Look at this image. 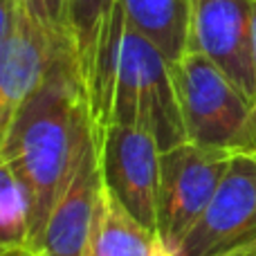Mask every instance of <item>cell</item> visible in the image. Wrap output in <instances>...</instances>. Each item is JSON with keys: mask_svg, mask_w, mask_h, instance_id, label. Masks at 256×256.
Returning a JSON list of instances; mask_svg holds the SVG:
<instances>
[{"mask_svg": "<svg viewBox=\"0 0 256 256\" xmlns=\"http://www.w3.org/2000/svg\"><path fill=\"white\" fill-rule=\"evenodd\" d=\"M104 173L94 130L84 142L72 176L45 227L38 252L43 256H86L97 222Z\"/></svg>", "mask_w": 256, "mask_h": 256, "instance_id": "9c48e42d", "label": "cell"}, {"mask_svg": "<svg viewBox=\"0 0 256 256\" xmlns=\"http://www.w3.org/2000/svg\"><path fill=\"white\" fill-rule=\"evenodd\" d=\"M189 50L202 52L256 104L252 0H194Z\"/></svg>", "mask_w": 256, "mask_h": 256, "instance_id": "52a82bcc", "label": "cell"}, {"mask_svg": "<svg viewBox=\"0 0 256 256\" xmlns=\"http://www.w3.org/2000/svg\"><path fill=\"white\" fill-rule=\"evenodd\" d=\"M128 22L148 38L168 63L189 50L194 0H120Z\"/></svg>", "mask_w": 256, "mask_h": 256, "instance_id": "8fae6325", "label": "cell"}, {"mask_svg": "<svg viewBox=\"0 0 256 256\" xmlns=\"http://www.w3.org/2000/svg\"><path fill=\"white\" fill-rule=\"evenodd\" d=\"M252 40H254V56H256V0H252Z\"/></svg>", "mask_w": 256, "mask_h": 256, "instance_id": "e0dca14e", "label": "cell"}, {"mask_svg": "<svg viewBox=\"0 0 256 256\" xmlns=\"http://www.w3.org/2000/svg\"><path fill=\"white\" fill-rule=\"evenodd\" d=\"M32 198L12 164L0 162V250L30 248ZM32 250V248H30Z\"/></svg>", "mask_w": 256, "mask_h": 256, "instance_id": "4fadbf2b", "label": "cell"}, {"mask_svg": "<svg viewBox=\"0 0 256 256\" xmlns=\"http://www.w3.org/2000/svg\"><path fill=\"white\" fill-rule=\"evenodd\" d=\"M94 135L110 124L148 128L162 150L186 142L171 63L128 22L122 2L108 20L84 74Z\"/></svg>", "mask_w": 256, "mask_h": 256, "instance_id": "7a4b0ae2", "label": "cell"}, {"mask_svg": "<svg viewBox=\"0 0 256 256\" xmlns=\"http://www.w3.org/2000/svg\"><path fill=\"white\" fill-rule=\"evenodd\" d=\"M254 153H256V148H254Z\"/></svg>", "mask_w": 256, "mask_h": 256, "instance_id": "d6986e66", "label": "cell"}, {"mask_svg": "<svg viewBox=\"0 0 256 256\" xmlns=\"http://www.w3.org/2000/svg\"><path fill=\"white\" fill-rule=\"evenodd\" d=\"M218 256H256V232L252 236H248L245 240H240V243H236L234 248L225 250V252H220Z\"/></svg>", "mask_w": 256, "mask_h": 256, "instance_id": "9a60e30c", "label": "cell"}, {"mask_svg": "<svg viewBox=\"0 0 256 256\" xmlns=\"http://www.w3.org/2000/svg\"><path fill=\"white\" fill-rule=\"evenodd\" d=\"M86 256H176L155 230L142 225L104 182Z\"/></svg>", "mask_w": 256, "mask_h": 256, "instance_id": "30bf717a", "label": "cell"}, {"mask_svg": "<svg viewBox=\"0 0 256 256\" xmlns=\"http://www.w3.org/2000/svg\"><path fill=\"white\" fill-rule=\"evenodd\" d=\"M34 256H43V254H40V252H34Z\"/></svg>", "mask_w": 256, "mask_h": 256, "instance_id": "ac0fdd59", "label": "cell"}, {"mask_svg": "<svg viewBox=\"0 0 256 256\" xmlns=\"http://www.w3.org/2000/svg\"><path fill=\"white\" fill-rule=\"evenodd\" d=\"M186 140L236 153L256 148V104L198 50L171 66Z\"/></svg>", "mask_w": 256, "mask_h": 256, "instance_id": "3957f363", "label": "cell"}, {"mask_svg": "<svg viewBox=\"0 0 256 256\" xmlns=\"http://www.w3.org/2000/svg\"><path fill=\"white\" fill-rule=\"evenodd\" d=\"M92 130L76 58L63 54L0 137V162L12 164L32 198V252H38L54 204Z\"/></svg>", "mask_w": 256, "mask_h": 256, "instance_id": "6da1fadb", "label": "cell"}, {"mask_svg": "<svg viewBox=\"0 0 256 256\" xmlns=\"http://www.w3.org/2000/svg\"><path fill=\"white\" fill-rule=\"evenodd\" d=\"M97 140L106 186L142 225L158 232L164 153L158 137L142 126L110 124Z\"/></svg>", "mask_w": 256, "mask_h": 256, "instance_id": "8992f818", "label": "cell"}, {"mask_svg": "<svg viewBox=\"0 0 256 256\" xmlns=\"http://www.w3.org/2000/svg\"><path fill=\"white\" fill-rule=\"evenodd\" d=\"M117 0H66V34L84 81Z\"/></svg>", "mask_w": 256, "mask_h": 256, "instance_id": "7c38bea8", "label": "cell"}, {"mask_svg": "<svg viewBox=\"0 0 256 256\" xmlns=\"http://www.w3.org/2000/svg\"><path fill=\"white\" fill-rule=\"evenodd\" d=\"M0 256H34L30 248H7L0 250Z\"/></svg>", "mask_w": 256, "mask_h": 256, "instance_id": "2e32d148", "label": "cell"}, {"mask_svg": "<svg viewBox=\"0 0 256 256\" xmlns=\"http://www.w3.org/2000/svg\"><path fill=\"white\" fill-rule=\"evenodd\" d=\"M25 2L45 32L61 45L70 48L66 34V0H25Z\"/></svg>", "mask_w": 256, "mask_h": 256, "instance_id": "5bb4252c", "label": "cell"}, {"mask_svg": "<svg viewBox=\"0 0 256 256\" xmlns=\"http://www.w3.org/2000/svg\"><path fill=\"white\" fill-rule=\"evenodd\" d=\"M236 150L182 142L162 153L158 234L173 254L212 202Z\"/></svg>", "mask_w": 256, "mask_h": 256, "instance_id": "277c9868", "label": "cell"}, {"mask_svg": "<svg viewBox=\"0 0 256 256\" xmlns=\"http://www.w3.org/2000/svg\"><path fill=\"white\" fill-rule=\"evenodd\" d=\"M256 232V153H236L176 256H218Z\"/></svg>", "mask_w": 256, "mask_h": 256, "instance_id": "ba28073f", "label": "cell"}, {"mask_svg": "<svg viewBox=\"0 0 256 256\" xmlns=\"http://www.w3.org/2000/svg\"><path fill=\"white\" fill-rule=\"evenodd\" d=\"M63 54L72 50L36 22L25 0H0V137Z\"/></svg>", "mask_w": 256, "mask_h": 256, "instance_id": "5b68a950", "label": "cell"}]
</instances>
